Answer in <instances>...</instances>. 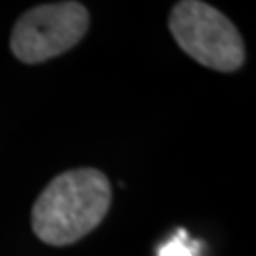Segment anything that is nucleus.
Wrapping results in <instances>:
<instances>
[{
	"label": "nucleus",
	"instance_id": "obj_4",
	"mask_svg": "<svg viewBox=\"0 0 256 256\" xmlns=\"http://www.w3.org/2000/svg\"><path fill=\"white\" fill-rule=\"evenodd\" d=\"M190 239H186V234L182 230L178 232V236L173 238L169 243H165L164 247L160 248V256H196V248L198 247H190L188 245Z\"/></svg>",
	"mask_w": 256,
	"mask_h": 256
},
{
	"label": "nucleus",
	"instance_id": "obj_3",
	"mask_svg": "<svg viewBox=\"0 0 256 256\" xmlns=\"http://www.w3.org/2000/svg\"><path fill=\"white\" fill-rule=\"evenodd\" d=\"M90 27L80 2L42 4L25 12L14 27L10 46L23 63H42L76 46Z\"/></svg>",
	"mask_w": 256,
	"mask_h": 256
},
{
	"label": "nucleus",
	"instance_id": "obj_1",
	"mask_svg": "<svg viewBox=\"0 0 256 256\" xmlns=\"http://www.w3.org/2000/svg\"><path fill=\"white\" fill-rule=\"evenodd\" d=\"M112 202L108 178L97 169L55 176L32 207V230L48 245L63 247L95 230Z\"/></svg>",
	"mask_w": 256,
	"mask_h": 256
},
{
	"label": "nucleus",
	"instance_id": "obj_2",
	"mask_svg": "<svg viewBox=\"0 0 256 256\" xmlns=\"http://www.w3.org/2000/svg\"><path fill=\"white\" fill-rule=\"evenodd\" d=\"M169 28L176 44L198 63L220 72H234L245 61V46L236 25L205 2L174 4Z\"/></svg>",
	"mask_w": 256,
	"mask_h": 256
}]
</instances>
